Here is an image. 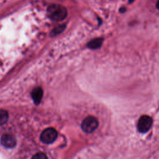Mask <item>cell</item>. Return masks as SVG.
Masks as SVG:
<instances>
[{"label": "cell", "instance_id": "1", "mask_svg": "<svg viewBox=\"0 0 159 159\" xmlns=\"http://www.w3.org/2000/svg\"><path fill=\"white\" fill-rule=\"evenodd\" d=\"M47 14L52 20L59 22L66 17L67 10L62 5L52 4L47 9Z\"/></svg>", "mask_w": 159, "mask_h": 159}, {"label": "cell", "instance_id": "2", "mask_svg": "<svg viewBox=\"0 0 159 159\" xmlns=\"http://www.w3.org/2000/svg\"><path fill=\"white\" fill-rule=\"evenodd\" d=\"M98 120L94 116H88L83 119L81 122V129L86 133H91L94 132L98 127Z\"/></svg>", "mask_w": 159, "mask_h": 159}, {"label": "cell", "instance_id": "3", "mask_svg": "<svg viewBox=\"0 0 159 159\" xmlns=\"http://www.w3.org/2000/svg\"><path fill=\"white\" fill-rule=\"evenodd\" d=\"M58 136L57 130L52 127L47 128L42 131L40 134V139L42 142L49 144L53 142Z\"/></svg>", "mask_w": 159, "mask_h": 159}, {"label": "cell", "instance_id": "4", "mask_svg": "<svg viewBox=\"0 0 159 159\" xmlns=\"http://www.w3.org/2000/svg\"><path fill=\"white\" fill-rule=\"evenodd\" d=\"M153 120L149 116H142L137 123V129L140 133H146L151 128Z\"/></svg>", "mask_w": 159, "mask_h": 159}, {"label": "cell", "instance_id": "5", "mask_svg": "<svg viewBox=\"0 0 159 159\" xmlns=\"http://www.w3.org/2000/svg\"><path fill=\"white\" fill-rule=\"evenodd\" d=\"M1 144L6 148H13L16 145L15 137L11 134H4L1 137Z\"/></svg>", "mask_w": 159, "mask_h": 159}, {"label": "cell", "instance_id": "6", "mask_svg": "<svg viewBox=\"0 0 159 159\" xmlns=\"http://www.w3.org/2000/svg\"><path fill=\"white\" fill-rule=\"evenodd\" d=\"M32 98L35 104H39L43 96V90L40 87H36L33 89L31 93Z\"/></svg>", "mask_w": 159, "mask_h": 159}, {"label": "cell", "instance_id": "7", "mask_svg": "<svg viewBox=\"0 0 159 159\" xmlns=\"http://www.w3.org/2000/svg\"><path fill=\"white\" fill-rule=\"evenodd\" d=\"M103 40H104L103 38H101V37H98V38L93 39L91 41L88 42L87 47L90 49H93V50L98 49V48H100L101 46L102 45Z\"/></svg>", "mask_w": 159, "mask_h": 159}, {"label": "cell", "instance_id": "8", "mask_svg": "<svg viewBox=\"0 0 159 159\" xmlns=\"http://www.w3.org/2000/svg\"><path fill=\"white\" fill-rule=\"evenodd\" d=\"M65 28H66V25L65 24H61V25H59L55 27L51 31V32L50 34V37H55V36L60 34L61 33H62L65 30Z\"/></svg>", "mask_w": 159, "mask_h": 159}, {"label": "cell", "instance_id": "9", "mask_svg": "<svg viewBox=\"0 0 159 159\" xmlns=\"http://www.w3.org/2000/svg\"><path fill=\"white\" fill-rule=\"evenodd\" d=\"M7 120H8V114H7V111H6L4 110H1V112H0L1 125H3L4 124L6 123Z\"/></svg>", "mask_w": 159, "mask_h": 159}, {"label": "cell", "instance_id": "10", "mask_svg": "<svg viewBox=\"0 0 159 159\" xmlns=\"http://www.w3.org/2000/svg\"><path fill=\"white\" fill-rule=\"evenodd\" d=\"M31 159H47L46 155L42 152H39L33 155Z\"/></svg>", "mask_w": 159, "mask_h": 159}, {"label": "cell", "instance_id": "11", "mask_svg": "<svg viewBox=\"0 0 159 159\" xmlns=\"http://www.w3.org/2000/svg\"><path fill=\"white\" fill-rule=\"evenodd\" d=\"M119 11L120 12H124L125 11V8H124V7H121L120 9H119Z\"/></svg>", "mask_w": 159, "mask_h": 159}, {"label": "cell", "instance_id": "12", "mask_svg": "<svg viewBox=\"0 0 159 159\" xmlns=\"http://www.w3.org/2000/svg\"><path fill=\"white\" fill-rule=\"evenodd\" d=\"M157 7L159 9V0H158V1L157 3Z\"/></svg>", "mask_w": 159, "mask_h": 159}, {"label": "cell", "instance_id": "13", "mask_svg": "<svg viewBox=\"0 0 159 159\" xmlns=\"http://www.w3.org/2000/svg\"><path fill=\"white\" fill-rule=\"evenodd\" d=\"M133 1H134V0H129V3H132Z\"/></svg>", "mask_w": 159, "mask_h": 159}]
</instances>
